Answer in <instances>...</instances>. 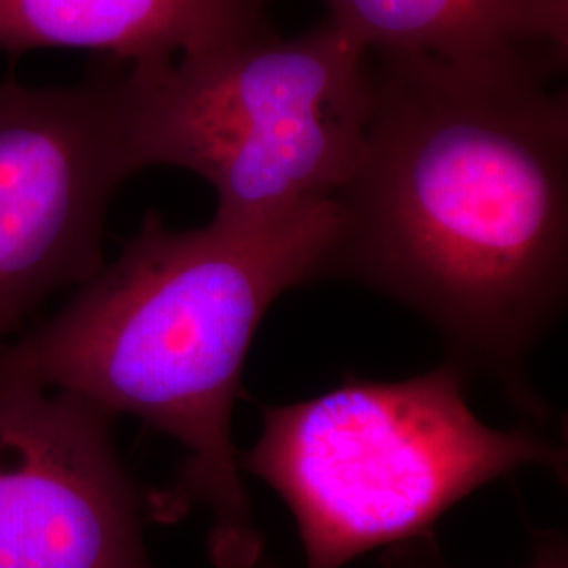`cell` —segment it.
<instances>
[{"label":"cell","instance_id":"9","mask_svg":"<svg viewBox=\"0 0 568 568\" xmlns=\"http://www.w3.org/2000/svg\"><path fill=\"white\" fill-rule=\"evenodd\" d=\"M253 568H278L272 560L262 558ZM387 568H440L434 565H427L424 560H410L403 558L398 562H387ZM528 568H568L567 541L556 535V532H541L539 539L535 541L532 558Z\"/></svg>","mask_w":568,"mask_h":568},{"label":"cell","instance_id":"3","mask_svg":"<svg viewBox=\"0 0 568 568\" xmlns=\"http://www.w3.org/2000/svg\"><path fill=\"white\" fill-rule=\"evenodd\" d=\"M371 108V53L331 20L297 37L265 26L121 74L133 171L196 173L217 194L215 220L232 224L331 201L356 166Z\"/></svg>","mask_w":568,"mask_h":568},{"label":"cell","instance_id":"4","mask_svg":"<svg viewBox=\"0 0 568 568\" xmlns=\"http://www.w3.org/2000/svg\"><path fill=\"white\" fill-rule=\"evenodd\" d=\"M467 384L447 361L405 382L347 375L316 398L262 406L264 429L241 469L281 495L305 568L422 539L464 497L520 467L567 480V448L532 426L488 427Z\"/></svg>","mask_w":568,"mask_h":568},{"label":"cell","instance_id":"1","mask_svg":"<svg viewBox=\"0 0 568 568\" xmlns=\"http://www.w3.org/2000/svg\"><path fill=\"white\" fill-rule=\"evenodd\" d=\"M541 49L480 60L371 53L373 108L333 196L328 278L422 314L448 363L549 419L532 349L568 295V100Z\"/></svg>","mask_w":568,"mask_h":568},{"label":"cell","instance_id":"8","mask_svg":"<svg viewBox=\"0 0 568 568\" xmlns=\"http://www.w3.org/2000/svg\"><path fill=\"white\" fill-rule=\"evenodd\" d=\"M325 4L328 20L368 53L480 60L516 49H541L535 41L532 0H325Z\"/></svg>","mask_w":568,"mask_h":568},{"label":"cell","instance_id":"2","mask_svg":"<svg viewBox=\"0 0 568 568\" xmlns=\"http://www.w3.org/2000/svg\"><path fill=\"white\" fill-rule=\"evenodd\" d=\"M337 236L335 199L276 222L213 217L196 230L150 211L114 262L0 347V377L77 396L112 419L140 417L178 440L185 459L169 487L145 495L148 518L169 525L203 508L211 562L253 568L265 537L232 438L244 361L281 295L328 278Z\"/></svg>","mask_w":568,"mask_h":568},{"label":"cell","instance_id":"6","mask_svg":"<svg viewBox=\"0 0 568 568\" xmlns=\"http://www.w3.org/2000/svg\"><path fill=\"white\" fill-rule=\"evenodd\" d=\"M114 419L0 377V568H154Z\"/></svg>","mask_w":568,"mask_h":568},{"label":"cell","instance_id":"5","mask_svg":"<svg viewBox=\"0 0 568 568\" xmlns=\"http://www.w3.org/2000/svg\"><path fill=\"white\" fill-rule=\"evenodd\" d=\"M121 74L0 82V347L39 305L105 264L108 209L135 175Z\"/></svg>","mask_w":568,"mask_h":568},{"label":"cell","instance_id":"7","mask_svg":"<svg viewBox=\"0 0 568 568\" xmlns=\"http://www.w3.org/2000/svg\"><path fill=\"white\" fill-rule=\"evenodd\" d=\"M265 0H0V51L77 49L150 65L246 37Z\"/></svg>","mask_w":568,"mask_h":568}]
</instances>
